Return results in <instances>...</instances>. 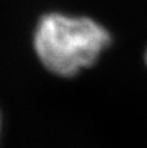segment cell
Instances as JSON below:
<instances>
[{
	"label": "cell",
	"instance_id": "obj_1",
	"mask_svg": "<svg viewBox=\"0 0 147 148\" xmlns=\"http://www.w3.org/2000/svg\"><path fill=\"white\" fill-rule=\"evenodd\" d=\"M33 44L49 73L70 78L98 61L111 44V35L90 17L51 12L39 18Z\"/></svg>",
	"mask_w": 147,
	"mask_h": 148
},
{
	"label": "cell",
	"instance_id": "obj_2",
	"mask_svg": "<svg viewBox=\"0 0 147 148\" xmlns=\"http://www.w3.org/2000/svg\"><path fill=\"white\" fill-rule=\"evenodd\" d=\"M145 62H146V65H147V48H146V52H145Z\"/></svg>",
	"mask_w": 147,
	"mask_h": 148
},
{
	"label": "cell",
	"instance_id": "obj_3",
	"mask_svg": "<svg viewBox=\"0 0 147 148\" xmlns=\"http://www.w3.org/2000/svg\"><path fill=\"white\" fill-rule=\"evenodd\" d=\"M0 134H1V114H0Z\"/></svg>",
	"mask_w": 147,
	"mask_h": 148
}]
</instances>
